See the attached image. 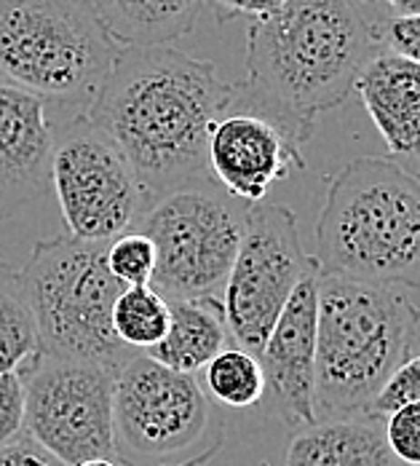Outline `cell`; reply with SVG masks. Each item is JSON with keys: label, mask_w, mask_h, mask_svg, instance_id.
Segmentation results:
<instances>
[{"label": "cell", "mask_w": 420, "mask_h": 466, "mask_svg": "<svg viewBox=\"0 0 420 466\" xmlns=\"http://www.w3.org/2000/svg\"><path fill=\"white\" fill-rule=\"evenodd\" d=\"M314 260L322 277L420 287V172L359 156L329 175Z\"/></svg>", "instance_id": "cell-3"}, {"label": "cell", "mask_w": 420, "mask_h": 466, "mask_svg": "<svg viewBox=\"0 0 420 466\" xmlns=\"http://www.w3.org/2000/svg\"><path fill=\"white\" fill-rule=\"evenodd\" d=\"M204 391L215 405L225 408H255L265 400V373L255 354L231 343L204 370Z\"/></svg>", "instance_id": "cell-20"}, {"label": "cell", "mask_w": 420, "mask_h": 466, "mask_svg": "<svg viewBox=\"0 0 420 466\" xmlns=\"http://www.w3.org/2000/svg\"><path fill=\"white\" fill-rule=\"evenodd\" d=\"M54 132L48 102L0 78V218L48 193Z\"/></svg>", "instance_id": "cell-14"}, {"label": "cell", "mask_w": 420, "mask_h": 466, "mask_svg": "<svg viewBox=\"0 0 420 466\" xmlns=\"http://www.w3.org/2000/svg\"><path fill=\"white\" fill-rule=\"evenodd\" d=\"M0 466H65L48 456L27 434H19L8 445H0Z\"/></svg>", "instance_id": "cell-27"}, {"label": "cell", "mask_w": 420, "mask_h": 466, "mask_svg": "<svg viewBox=\"0 0 420 466\" xmlns=\"http://www.w3.org/2000/svg\"><path fill=\"white\" fill-rule=\"evenodd\" d=\"M396 14H420V0H383Z\"/></svg>", "instance_id": "cell-29"}, {"label": "cell", "mask_w": 420, "mask_h": 466, "mask_svg": "<svg viewBox=\"0 0 420 466\" xmlns=\"http://www.w3.org/2000/svg\"><path fill=\"white\" fill-rule=\"evenodd\" d=\"M118 54L89 0H0V78L44 102L86 110Z\"/></svg>", "instance_id": "cell-5"}, {"label": "cell", "mask_w": 420, "mask_h": 466, "mask_svg": "<svg viewBox=\"0 0 420 466\" xmlns=\"http://www.w3.org/2000/svg\"><path fill=\"white\" fill-rule=\"evenodd\" d=\"M41 354V340L22 274L0 263V373L25 370Z\"/></svg>", "instance_id": "cell-19"}, {"label": "cell", "mask_w": 420, "mask_h": 466, "mask_svg": "<svg viewBox=\"0 0 420 466\" xmlns=\"http://www.w3.org/2000/svg\"><path fill=\"white\" fill-rule=\"evenodd\" d=\"M115 461L124 466H204L225 440V419L195 375L132 354L113 391Z\"/></svg>", "instance_id": "cell-7"}, {"label": "cell", "mask_w": 420, "mask_h": 466, "mask_svg": "<svg viewBox=\"0 0 420 466\" xmlns=\"http://www.w3.org/2000/svg\"><path fill=\"white\" fill-rule=\"evenodd\" d=\"M107 241L54 236L38 241L22 284L33 309L41 354L89 360L121 370L132 354L113 332V306L126 289L107 268Z\"/></svg>", "instance_id": "cell-6"}, {"label": "cell", "mask_w": 420, "mask_h": 466, "mask_svg": "<svg viewBox=\"0 0 420 466\" xmlns=\"http://www.w3.org/2000/svg\"><path fill=\"white\" fill-rule=\"evenodd\" d=\"M420 402V354L418 357H407L391 378L385 380V386L380 389V394L373 402V416L385 419L388 413H394L402 405Z\"/></svg>", "instance_id": "cell-24"}, {"label": "cell", "mask_w": 420, "mask_h": 466, "mask_svg": "<svg viewBox=\"0 0 420 466\" xmlns=\"http://www.w3.org/2000/svg\"><path fill=\"white\" fill-rule=\"evenodd\" d=\"M319 263L295 287L281 317L271 329L260 365L265 394L284 426L292 431L316 423L314 370H316V309H319Z\"/></svg>", "instance_id": "cell-13"}, {"label": "cell", "mask_w": 420, "mask_h": 466, "mask_svg": "<svg viewBox=\"0 0 420 466\" xmlns=\"http://www.w3.org/2000/svg\"><path fill=\"white\" fill-rule=\"evenodd\" d=\"M311 135V124L238 81L225 113L209 129V177L238 201L260 204L279 180L305 169L303 145Z\"/></svg>", "instance_id": "cell-12"}, {"label": "cell", "mask_w": 420, "mask_h": 466, "mask_svg": "<svg viewBox=\"0 0 420 466\" xmlns=\"http://www.w3.org/2000/svg\"><path fill=\"white\" fill-rule=\"evenodd\" d=\"M78 466H121L118 461H110V459H89V461H84V464Z\"/></svg>", "instance_id": "cell-30"}, {"label": "cell", "mask_w": 420, "mask_h": 466, "mask_svg": "<svg viewBox=\"0 0 420 466\" xmlns=\"http://www.w3.org/2000/svg\"><path fill=\"white\" fill-rule=\"evenodd\" d=\"M383 0H286L246 30V84L303 124L340 107L380 56Z\"/></svg>", "instance_id": "cell-2"}, {"label": "cell", "mask_w": 420, "mask_h": 466, "mask_svg": "<svg viewBox=\"0 0 420 466\" xmlns=\"http://www.w3.org/2000/svg\"><path fill=\"white\" fill-rule=\"evenodd\" d=\"M281 466H391L380 416L316 420L292 431Z\"/></svg>", "instance_id": "cell-16"}, {"label": "cell", "mask_w": 420, "mask_h": 466, "mask_svg": "<svg viewBox=\"0 0 420 466\" xmlns=\"http://www.w3.org/2000/svg\"><path fill=\"white\" fill-rule=\"evenodd\" d=\"M169 329V303L153 287H126L113 306V332L129 349L145 354Z\"/></svg>", "instance_id": "cell-21"}, {"label": "cell", "mask_w": 420, "mask_h": 466, "mask_svg": "<svg viewBox=\"0 0 420 466\" xmlns=\"http://www.w3.org/2000/svg\"><path fill=\"white\" fill-rule=\"evenodd\" d=\"M316 420L367 416L391 373L407 360L418 306L391 284L319 274Z\"/></svg>", "instance_id": "cell-4"}, {"label": "cell", "mask_w": 420, "mask_h": 466, "mask_svg": "<svg viewBox=\"0 0 420 466\" xmlns=\"http://www.w3.org/2000/svg\"><path fill=\"white\" fill-rule=\"evenodd\" d=\"M121 48L172 46L198 19L201 0H89Z\"/></svg>", "instance_id": "cell-18"}, {"label": "cell", "mask_w": 420, "mask_h": 466, "mask_svg": "<svg viewBox=\"0 0 420 466\" xmlns=\"http://www.w3.org/2000/svg\"><path fill=\"white\" fill-rule=\"evenodd\" d=\"M25 434L59 464L115 461L113 391L115 368L38 354L25 370Z\"/></svg>", "instance_id": "cell-10"}, {"label": "cell", "mask_w": 420, "mask_h": 466, "mask_svg": "<svg viewBox=\"0 0 420 466\" xmlns=\"http://www.w3.org/2000/svg\"><path fill=\"white\" fill-rule=\"evenodd\" d=\"M249 207L212 177L153 198L140 220L155 247L150 287L164 300H223Z\"/></svg>", "instance_id": "cell-8"}, {"label": "cell", "mask_w": 420, "mask_h": 466, "mask_svg": "<svg viewBox=\"0 0 420 466\" xmlns=\"http://www.w3.org/2000/svg\"><path fill=\"white\" fill-rule=\"evenodd\" d=\"M383 440L394 459L420 466V402L396 408L383 419Z\"/></svg>", "instance_id": "cell-23"}, {"label": "cell", "mask_w": 420, "mask_h": 466, "mask_svg": "<svg viewBox=\"0 0 420 466\" xmlns=\"http://www.w3.org/2000/svg\"><path fill=\"white\" fill-rule=\"evenodd\" d=\"M209 3H212L217 22H231L238 16H249L255 22V19L274 14L286 0H209Z\"/></svg>", "instance_id": "cell-28"}, {"label": "cell", "mask_w": 420, "mask_h": 466, "mask_svg": "<svg viewBox=\"0 0 420 466\" xmlns=\"http://www.w3.org/2000/svg\"><path fill=\"white\" fill-rule=\"evenodd\" d=\"M51 187L67 236L84 241H110L129 233L153 204L126 156L86 113L56 124Z\"/></svg>", "instance_id": "cell-9"}, {"label": "cell", "mask_w": 420, "mask_h": 466, "mask_svg": "<svg viewBox=\"0 0 420 466\" xmlns=\"http://www.w3.org/2000/svg\"><path fill=\"white\" fill-rule=\"evenodd\" d=\"M383 48L413 65H420V14L388 11L380 27Z\"/></svg>", "instance_id": "cell-25"}, {"label": "cell", "mask_w": 420, "mask_h": 466, "mask_svg": "<svg viewBox=\"0 0 420 466\" xmlns=\"http://www.w3.org/2000/svg\"><path fill=\"white\" fill-rule=\"evenodd\" d=\"M316 266L303 249L297 220L281 204H252L234 268L223 289L225 325L238 349L260 357L295 287Z\"/></svg>", "instance_id": "cell-11"}, {"label": "cell", "mask_w": 420, "mask_h": 466, "mask_svg": "<svg viewBox=\"0 0 420 466\" xmlns=\"http://www.w3.org/2000/svg\"><path fill=\"white\" fill-rule=\"evenodd\" d=\"M25 378L22 373H0V445L25 434Z\"/></svg>", "instance_id": "cell-26"}, {"label": "cell", "mask_w": 420, "mask_h": 466, "mask_svg": "<svg viewBox=\"0 0 420 466\" xmlns=\"http://www.w3.org/2000/svg\"><path fill=\"white\" fill-rule=\"evenodd\" d=\"M169 329L161 343L145 351L153 362L183 375L201 373L223 349H228L231 332L225 325L223 300L195 298V300H166Z\"/></svg>", "instance_id": "cell-17"}, {"label": "cell", "mask_w": 420, "mask_h": 466, "mask_svg": "<svg viewBox=\"0 0 420 466\" xmlns=\"http://www.w3.org/2000/svg\"><path fill=\"white\" fill-rule=\"evenodd\" d=\"M231 94L234 84H225L212 62L180 48H121L84 113L118 145L150 198H158L209 180V129Z\"/></svg>", "instance_id": "cell-1"}, {"label": "cell", "mask_w": 420, "mask_h": 466, "mask_svg": "<svg viewBox=\"0 0 420 466\" xmlns=\"http://www.w3.org/2000/svg\"><path fill=\"white\" fill-rule=\"evenodd\" d=\"M107 268L124 287H150L155 271V247L140 231H129L107 241Z\"/></svg>", "instance_id": "cell-22"}, {"label": "cell", "mask_w": 420, "mask_h": 466, "mask_svg": "<svg viewBox=\"0 0 420 466\" xmlns=\"http://www.w3.org/2000/svg\"><path fill=\"white\" fill-rule=\"evenodd\" d=\"M356 94L388 145V158L420 172V65L383 51L362 73Z\"/></svg>", "instance_id": "cell-15"}]
</instances>
